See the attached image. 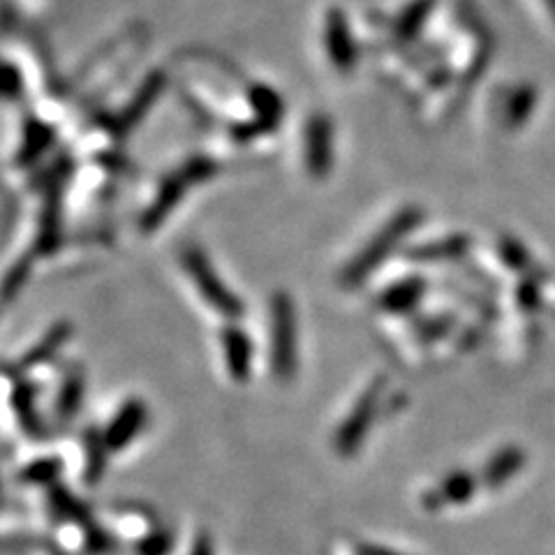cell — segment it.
<instances>
[{
  "mask_svg": "<svg viewBox=\"0 0 555 555\" xmlns=\"http://www.w3.org/2000/svg\"><path fill=\"white\" fill-rule=\"evenodd\" d=\"M181 264L183 269L188 271V276L192 280V285L197 287V292L202 299L209 303V306L216 310L218 315L227 317V320H239L243 315V301L236 296L229 285L218 276L216 266L211 264L209 255L204 253L202 248L188 246L181 253Z\"/></svg>",
  "mask_w": 555,
  "mask_h": 555,
  "instance_id": "2",
  "label": "cell"
},
{
  "mask_svg": "<svg viewBox=\"0 0 555 555\" xmlns=\"http://www.w3.org/2000/svg\"><path fill=\"white\" fill-rule=\"evenodd\" d=\"M28 280V262H21L14 266V269L7 273L3 287H0V294H3L5 301H12L14 296L21 292V287L26 285Z\"/></svg>",
  "mask_w": 555,
  "mask_h": 555,
  "instance_id": "13",
  "label": "cell"
},
{
  "mask_svg": "<svg viewBox=\"0 0 555 555\" xmlns=\"http://www.w3.org/2000/svg\"><path fill=\"white\" fill-rule=\"evenodd\" d=\"M202 176H206L204 167H192V169H188V174H185V179H183V176H176V179L165 183V188L158 192V197H155L151 209H148L142 216L144 232H155V229L162 225V220H165L169 213L174 211L176 202H179L181 195H183L185 185H188L190 181H195V179H202Z\"/></svg>",
  "mask_w": 555,
  "mask_h": 555,
  "instance_id": "4",
  "label": "cell"
},
{
  "mask_svg": "<svg viewBox=\"0 0 555 555\" xmlns=\"http://www.w3.org/2000/svg\"><path fill=\"white\" fill-rule=\"evenodd\" d=\"M70 336H72L70 324L68 322H58L56 327H51L47 333H44L40 343L31 347V352H28L26 359H24V368L47 364V361H51L58 352H61V347L68 343Z\"/></svg>",
  "mask_w": 555,
  "mask_h": 555,
  "instance_id": "9",
  "label": "cell"
},
{
  "mask_svg": "<svg viewBox=\"0 0 555 555\" xmlns=\"http://www.w3.org/2000/svg\"><path fill=\"white\" fill-rule=\"evenodd\" d=\"M61 472H63V461L61 458L51 456V458L33 461L24 472H21V479H24V484H31V486H56Z\"/></svg>",
  "mask_w": 555,
  "mask_h": 555,
  "instance_id": "11",
  "label": "cell"
},
{
  "mask_svg": "<svg viewBox=\"0 0 555 555\" xmlns=\"http://www.w3.org/2000/svg\"><path fill=\"white\" fill-rule=\"evenodd\" d=\"M12 410L17 414V421L21 426V431L31 438H40L44 435V426H42V417L37 412V389L35 384L19 380L14 384L12 391Z\"/></svg>",
  "mask_w": 555,
  "mask_h": 555,
  "instance_id": "7",
  "label": "cell"
},
{
  "mask_svg": "<svg viewBox=\"0 0 555 555\" xmlns=\"http://www.w3.org/2000/svg\"><path fill=\"white\" fill-rule=\"evenodd\" d=\"M375 410V391H368V394L361 398L359 405L354 407L350 417L343 421L340 431L336 435V449L343 456H350L357 451L361 438H364L366 428L370 426V417H373Z\"/></svg>",
  "mask_w": 555,
  "mask_h": 555,
  "instance_id": "6",
  "label": "cell"
},
{
  "mask_svg": "<svg viewBox=\"0 0 555 555\" xmlns=\"http://www.w3.org/2000/svg\"><path fill=\"white\" fill-rule=\"evenodd\" d=\"M148 410L142 401L132 398V401L123 403L121 410L114 414V419L109 421L105 431V442L111 454L114 451H123L130 442L137 440V435L146 428Z\"/></svg>",
  "mask_w": 555,
  "mask_h": 555,
  "instance_id": "3",
  "label": "cell"
},
{
  "mask_svg": "<svg viewBox=\"0 0 555 555\" xmlns=\"http://www.w3.org/2000/svg\"><path fill=\"white\" fill-rule=\"evenodd\" d=\"M222 347H225L227 370L236 382H246L253 373V343L246 336V331L239 327H227L222 331Z\"/></svg>",
  "mask_w": 555,
  "mask_h": 555,
  "instance_id": "5",
  "label": "cell"
},
{
  "mask_svg": "<svg viewBox=\"0 0 555 555\" xmlns=\"http://www.w3.org/2000/svg\"><path fill=\"white\" fill-rule=\"evenodd\" d=\"M86 394V380L84 373L79 368L68 370V375L63 377L61 391H58L56 398V414L63 424H68L74 417H77L81 410V403H84Z\"/></svg>",
  "mask_w": 555,
  "mask_h": 555,
  "instance_id": "8",
  "label": "cell"
},
{
  "mask_svg": "<svg viewBox=\"0 0 555 555\" xmlns=\"http://www.w3.org/2000/svg\"><path fill=\"white\" fill-rule=\"evenodd\" d=\"M174 546V537L169 530H155L151 535L142 539V544L137 546L139 555H169Z\"/></svg>",
  "mask_w": 555,
  "mask_h": 555,
  "instance_id": "12",
  "label": "cell"
},
{
  "mask_svg": "<svg viewBox=\"0 0 555 555\" xmlns=\"http://www.w3.org/2000/svg\"><path fill=\"white\" fill-rule=\"evenodd\" d=\"M271 370L280 382H290L299 370V320L285 292L271 299Z\"/></svg>",
  "mask_w": 555,
  "mask_h": 555,
  "instance_id": "1",
  "label": "cell"
},
{
  "mask_svg": "<svg viewBox=\"0 0 555 555\" xmlns=\"http://www.w3.org/2000/svg\"><path fill=\"white\" fill-rule=\"evenodd\" d=\"M109 447L105 442V433L88 431L86 433V481L88 484H98L105 475V461H107Z\"/></svg>",
  "mask_w": 555,
  "mask_h": 555,
  "instance_id": "10",
  "label": "cell"
},
{
  "mask_svg": "<svg viewBox=\"0 0 555 555\" xmlns=\"http://www.w3.org/2000/svg\"><path fill=\"white\" fill-rule=\"evenodd\" d=\"M190 555H213V544L206 532H202V535L197 537V542H195V546H192Z\"/></svg>",
  "mask_w": 555,
  "mask_h": 555,
  "instance_id": "14",
  "label": "cell"
}]
</instances>
